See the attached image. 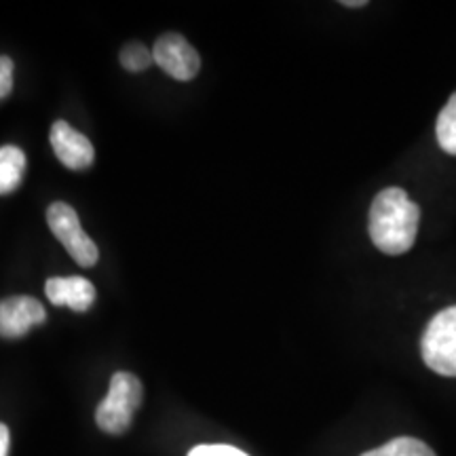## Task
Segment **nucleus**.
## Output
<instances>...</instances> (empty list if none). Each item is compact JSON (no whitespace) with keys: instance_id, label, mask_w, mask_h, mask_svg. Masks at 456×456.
<instances>
[{"instance_id":"obj_16","label":"nucleus","mask_w":456,"mask_h":456,"mask_svg":"<svg viewBox=\"0 0 456 456\" xmlns=\"http://www.w3.org/2000/svg\"><path fill=\"white\" fill-rule=\"evenodd\" d=\"M342 4L345 7H351V9H357V7H366V0H342Z\"/></svg>"},{"instance_id":"obj_2","label":"nucleus","mask_w":456,"mask_h":456,"mask_svg":"<svg viewBox=\"0 0 456 456\" xmlns=\"http://www.w3.org/2000/svg\"><path fill=\"white\" fill-rule=\"evenodd\" d=\"M142 397L144 391L138 376L117 372L110 379L108 395L95 410V423L108 436H121L134 423V414L140 408Z\"/></svg>"},{"instance_id":"obj_10","label":"nucleus","mask_w":456,"mask_h":456,"mask_svg":"<svg viewBox=\"0 0 456 456\" xmlns=\"http://www.w3.org/2000/svg\"><path fill=\"white\" fill-rule=\"evenodd\" d=\"M436 135L442 151L456 157V94L450 95L446 106H444L440 117H437Z\"/></svg>"},{"instance_id":"obj_8","label":"nucleus","mask_w":456,"mask_h":456,"mask_svg":"<svg viewBox=\"0 0 456 456\" xmlns=\"http://www.w3.org/2000/svg\"><path fill=\"white\" fill-rule=\"evenodd\" d=\"M45 294L51 305L85 313L95 302V288L85 277H51L45 283Z\"/></svg>"},{"instance_id":"obj_3","label":"nucleus","mask_w":456,"mask_h":456,"mask_svg":"<svg viewBox=\"0 0 456 456\" xmlns=\"http://www.w3.org/2000/svg\"><path fill=\"white\" fill-rule=\"evenodd\" d=\"M425 363L442 376H456V306L431 319L420 342Z\"/></svg>"},{"instance_id":"obj_14","label":"nucleus","mask_w":456,"mask_h":456,"mask_svg":"<svg viewBox=\"0 0 456 456\" xmlns=\"http://www.w3.org/2000/svg\"><path fill=\"white\" fill-rule=\"evenodd\" d=\"M13 91V60L0 55V100H4Z\"/></svg>"},{"instance_id":"obj_12","label":"nucleus","mask_w":456,"mask_h":456,"mask_svg":"<svg viewBox=\"0 0 456 456\" xmlns=\"http://www.w3.org/2000/svg\"><path fill=\"white\" fill-rule=\"evenodd\" d=\"M121 66L129 72H144L155 64V55H152V49H148L146 45L142 43H127L121 49Z\"/></svg>"},{"instance_id":"obj_15","label":"nucleus","mask_w":456,"mask_h":456,"mask_svg":"<svg viewBox=\"0 0 456 456\" xmlns=\"http://www.w3.org/2000/svg\"><path fill=\"white\" fill-rule=\"evenodd\" d=\"M9 444H11L9 429L3 423H0V456H7L9 454Z\"/></svg>"},{"instance_id":"obj_11","label":"nucleus","mask_w":456,"mask_h":456,"mask_svg":"<svg viewBox=\"0 0 456 456\" xmlns=\"http://www.w3.org/2000/svg\"><path fill=\"white\" fill-rule=\"evenodd\" d=\"M362 456H436V452L416 437H395L385 446L368 450Z\"/></svg>"},{"instance_id":"obj_7","label":"nucleus","mask_w":456,"mask_h":456,"mask_svg":"<svg viewBox=\"0 0 456 456\" xmlns=\"http://www.w3.org/2000/svg\"><path fill=\"white\" fill-rule=\"evenodd\" d=\"M49 140L55 157L60 159L61 165H66L68 169L83 171L94 165V144H91L87 135H83L81 131L74 129L70 123L55 121L51 125Z\"/></svg>"},{"instance_id":"obj_9","label":"nucleus","mask_w":456,"mask_h":456,"mask_svg":"<svg viewBox=\"0 0 456 456\" xmlns=\"http://www.w3.org/2000/svg\"><path fill=\"white\" fill-rule=\"evenodd\" d=\"M26 171V155L13 144L0 146V195H11L20 188Z\"/></svg>"},{"instance_id":"obj_6","label":"nucleus","mask_w":456,"mask_h":456,"mask_svg":"<svg viewBox=\"0 0 456 456\" xmlns=\"http://www.w3.org/2000/svg\"><path fill=\"white\" fill-rule=\"evenodd\" d=\"M47 322L45 306L32 296H9L0 300V336L21 338L34 326Z\"/></svg>"},{"instance_id":"obj_1","label":"nucleus","mask_w":456,"mask_h":456,"mask_svg":"<svg viewBox=\"0 0 456 456\" xmlns=\"http://www.w3.org/2000/svg\"><path fill=\"white\" fill-rule=\"evenodd\" d=\"M420 208L402 188H385L376 195L368 216L370 239L383 254L410 252L416 241Z\"/></svg>"},{"instance_id":"obj_5","label":"nucleus","mask_w":456,"mask_h":456,"mask_svg":"<svg viewBox=\"0 0 456 456\" xmlns=\"http://www.w3.org/2000/svg\"><path fill=\"white\" fill-rule=\"evenodd\" d=\"M152 55L155 64L175 81H192L201 70V57L182 34L169 32L159 37Z\"/></svg>"},{"instance_id":"obj_13","label":"nucleus","mask_w":456,"mask_h":456,"mask_svg":"<svg viewBox=\"0 0 456 456\" xmlns=\"http://www.w3.org/2000/svg\"><path fill=\"white\" fill-rule=\"evenodd\" d=\"M188 456H249L243 450L228 444H203V446H195L188 452Z\"/></svg>"},{"instance_id":"obj_4","label":"nucleus","mask_w":456,"mask_h":456,"mask_svg":"<svg viewBox=\"0 0 456 456\" xmlns=\"http://www.w3.org/2000/svg\"><path fill=\"white\" fill-rule=\"evenodd\" d=\"M47 222L57 241L64 245L66 252L78 265L85 266V269L95 266V262L100 260L98 245L83 231L81 220H78V214L74 212V208L64 201L51 203L47 209Z\"/></svg>"}]
</instances>
